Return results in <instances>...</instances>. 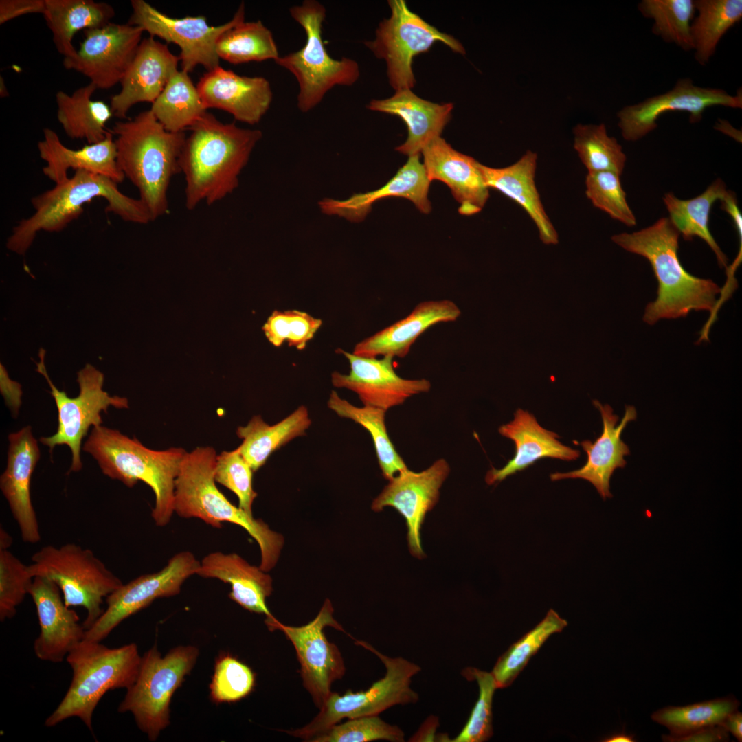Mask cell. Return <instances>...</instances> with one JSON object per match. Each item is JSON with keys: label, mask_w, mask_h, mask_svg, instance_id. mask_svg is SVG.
Instances as JSON below:
<instances>
[{"label": "cell", "mask_w": 742, "mask_h": 742, "mask_svg": "<svg viewBox=\"0 0 742 742\" xmlns=\"http://www.w3.org/2000/svg\"><path fill=\"white\" fill-rule=\"evenodd\" d=\"M144 31L128 23H109L84 30L85 38L75 56L64 58L66 69L82 74L97 89L120 83L141 43Z\"/></svg>", "instance_id": "cell-18"}, {"label": "cell", "mask_w": 742, "mask_h": 742, "mask_svg": "<svg viewBox=\"0 0 742 742\" xmlns=\"http://www.w3.org/2000/svg\"><path fill=\"white\" fill-rule=\"evenodd\" d=\"M110 131L115 137L117 167L138 190L152 221L168 214V190L172 178L180 173L185 131H167L150 109L116 122Z\"/></svg>", "instance_id": "cell-3"}, {"label": "cell", "mask_w": 742, "mask_h": 742, "mask_svg": "<svg viewBox=\"0 0 742 742\" xmlns=\"http://www.w3.org/2000/svg\"><path fill=\"white\" fill-rule=\"evenodd\" d=\"M216 456L210 446L197 447L186 453L175 480L174 513L181 518L199 519L218 529L225 521L241 526L260 547L259 567L269 571L278 560L283 537L232 504L219 491L214 480Z\"/></svg>", "instance_id": "cell-6"}, {"label": "cell", "mask_w": 742, "mask_h": 742, "mask_svg": "<svg viewBox=\"0 0 742 742\" xmlns=\"http://www.w3.org/2000/svg\"><path fill=\"white\" fill-rule=\"evenodd\" d=\"M355 644L374 653L381 660L386 668L385 676L366 690L355 693L348 690L343 695L332 692L310 723L296 730H284L285 732L308 741L344 718L379 715L392 706L418 701V694L410 686L412 677L420 671L418 664L402 657H388L363 640H355Z\"/></svg>", "instance_id": "cell-11"}, {"label": "cell", "mask_w": 742, "mask_h": 742, "mask_svg": "<svg viewBox=\"0 0 742 742\" xmlns=\"http://www.w3.org/2000/svg\"><path fill=\"white\" fill-rule=\"evenodd\" d=\"M328 407L339 416L355 421L369 432L384 478L390 480L408 469L388 436L385 410L370 406L356 407L341 398L334 390L330 394Z\"/></svg>", "instance_id": "cell-40"}, {"label": "cell", "mask_w": 742, "mask_h": 742, "mask_svg": "<svg viewBox=\"0 0 742 742\" xmlns=\"http://www.w3.org/2000/svg\"><path fill=\"white\" fill-rule=\"evenodd\" d=\"M663 741L667 742H720L729 741V734L722 725H716L696 730L688 735L674 738L663 734Z\"/></svg>", "instance_id": "cell-54"}, {"label": "cell", "mask_w": 742, "mask_h": 742, "mask_svg": "<svg viewBox=\"0 0 742 742\" xmlns=\"http://www.w3.org/2000/svg\"><path fill=\"white\" fill-rule=\"evenodd\" d=\"M115 14L114 8L106 2L45 0L43 15L58 52L64 58H71L77 53L72 43L76 33L102 27L111 23Z\"/></svg>", "instance_id": "cell-34"}, {"label": "cell", "mask_w": 742, "mask_h": 742, "mask_svg": "<svg viewBox=\"0 0 742 742\" xmlns=\"http://www.w3.org/2000/svg\"><path fill=\"white\" fill-rule=\"evenodd\" d=\"M348 361L347 374L333 372L331 381L336 387L355 392L364 406L387 409L403 404L408 398L427 392L431 383L425 379H405L395 372L393 357L381 359L355 355L338 349Z\"/></svg>", "instance_id": "cell-20"}, {"label": "cell", "mask_w": 742, "mask_h": 742, "mask_svg": "<svg viewBox=\"0 0 742 742\" xmlns=\"http://www.w3.org/2000/svg\"><path fill=\"white\" fill-rule=\"evenodd\" d=\"M739 701L727 696L684 706H666L651 715L653 721L667 728L674 738L688 735L699 729L721 725L738 710Z\"/></svg>", "instance_id": "cell-42"}, {"label": "cell", "mask_w": 742, "mask_h": 742, "mask_svg": "<svg viewBox=\"0 0 742 742\" xmlns=\"http://www.w3.org/2000/svg\"><path fill=\"white\" fill-rule=\"evenodd\" d=\"M97 89L89 82L71 94L63 91L56 93L57 120L67 137L85 139L90 144L103 140L107 135L109 130L106 131V125L113 113L104 101L92 99Z\"/></svg>", "instance_id": "cell-36"}, {"label": "cell", "mask_w": 742, "mask_h": 742, "mask_svg": "<svg viewBox=\"0 0 742 742\" xmlns=\"http://www.w3.org/2000/svg\"><path fill=\"white\" fill-rule=\"evenodd\" d=\"M8 441L7 466L0 477V488L23 541L36 543L41 540V533L30 489L32 475L40 458V449L29 425L10 434Z\"/></svg>", "instance_id": "cell-22"}, {"label": "cell", "mask_w": 742, "mask_h": 742, "mask_svg": "<svg viewBox=\"0 0 742 742\" xmlns=\"http://www.w3.org/2000/svg\"><path fill=\"white\" fill-rule=\"evenodd\" d=\"M594 406L600 412L603 429L600 436L594 442L586 440L581 442L587 453V460L581 468L567 472L550 474L552 481L580 478L589 482L603 499L610 498L609 480L614 471L623 468L627 462L624 457L630 453L628 446L621 440V434L627 423L636 418L633 406H626L625 415L617 425L618 416L614 414L609 405H602L594 401Z\"/></svg>", "instance_id": "cell-26"}, {"label": "cell", "mask_w": 742, "mask_h": 742, "mask_svg": "<svg viewBox=\"0 0 742 742\" xmlns=\"http://www.w3.org/2000/svg\"><path fill=\"white\" fill-rule=\"evenodd\" d=\"M722 725L728 732H730L738 741H742V714L736 710L730 714Z\"/></svg>", "instance_id": "cell-56"}, {"label": "cell", "mask_w": 742, "mask_h": 742, "mask_svg": "<svg viewBox=\"0 0 742 742\" xmlns=\"http://www.w3.org/2000/svg\"><path fill=\"white\" fill-rule=\"evenodd\" d=\"M196 574L229 584L232 600L251 612L265 614V622L276 619L266 604L273 590L271 576L238 554L211 552L200 561Z\"/></svg>", "instance_id": "cell-32"}, {"label": "cell", "mask_w": 742, "mask_h": 742, "mask_svg": "<svg viewBox=\"0 0 742 742\" xmlns=\"http://www.w3.org/2000/svg\"><path fill=\"white\" fill-rule=\"evenodd\" d=\"M690 34L695 59L707 64L725 34L742 18L741 0H695Z\"/></svg>", "instance_id": "cell-39"}, {"label": "cell", "mask_w": 742, "mask_h": 742, "mask_svg": "<svg viewBox=\"0 0 742 742\" xmlns=\"http://www.w3.org/2000/svg\"><path fill=\"white\" fill-rule=\"evenodd\" d=\"M311 420L307 408L300 406L281 421L269 425L259 415L254 416L245 426L237 428L243 440L238 447L241 455L256 471L274 451L293 438L305 434Z\"/></svg>", "instance_id": "cell-35"}, {"label": "cell", "mask_w": 742, "mask_h": 742, "mask_svg": "<svg viewBox=\"0 0 742 742\" xmlns=\"http://www.w3.org/2000/svg\"><path fill=\"white\" fill-rule=\"evenodd\" d=\"M404 737L403 731L398 726L384 721L379 715H370L348 719L345 723L335 724L308 741L369 742L385 740L403 742Z\"/></svg>", "instance_id": "cell-47"}, {"label": "cell", "mask_w": 742, "mask_h": 742, "mask_svg": "<svg viewBox=\"0 0 742 742\" xmlns=\"http://www.w3.org/2000/svg\"><path fill=\"white\" fill-rule=\"evenodd\" d=\"M603 742H635L634 734H628L624 730L613 734L602 740Z\"/></svg>", "instance_id": "cell-57"}, {"label": "cell", "mask_w": 742, "mask_h": 742, "mask_svg": "<svg viewBox=\"0 0 742 742\" xmlns=\"http://www.w3.org/2000/svg\"><path fill=\"white\" fill-rule=\"evenodd\" d=\"M45 355V350L41 348L38 352L40 360L36 363V370L44 376L49 385L58 409V427L54 434L41 438L40 442L47 446L50 452L56 445L68 446L72 454L69 473L78 472L82 467L80 458L82 440L89 428L102 425V412L106 414L110 406L127 409L128 401L125 397L111 396L105 392L103 390L104 374L89 363L78 372L79 394L74 398L69 397L50 379L44 363Z\"/></svg>", "instance_id": "cell-13"}, {"label": "cell", "mask_w": 742, "mask_h": 742, "mask_svg": "<svg viewBox=\"0 0 742 742\" xmlns=\"http://www.w3.org/2000/svg\"><path fill=\"white\" fill-rule=\"evenodd\" d=\"M714 106L741 109V90L732 95L723 89L699 87L690 78H682L666 93L622 108L618 113V125L622 137L634 142L656 128L657 119L668 111L687 112L689 121L696 123L706 109Z\"/></svg>", "instance_id": "cell-17"}, {"label": "cell", "mask_w": 742, "mask_h": 742, "mask_svg": "<svg viewBox=\"0 0 742 742\" xmlns=\"http://www.w3.org/2000/svg\"><path fill=\"white\" fill-rule=\"evenodd\" d=\"M421 153L429 181H442L450 188L460 204V214L471 216L482 210L489 197V188L480 162L455 150L441 137L430 142Z\"/></svg>", "instance_id": "cell-25"}, {"label": "cell", "mask_w": 742, "mask_h": 742, "mask_svg": "<svg viewBox=\"0 0 742 742\" xmlns=\"http://www.w3.org/2000/svg\"><path fill=\"white\" fill-rule=\"evenodd\" d=\"M73 675L63 699L46 719L53 727L71 717L82 721L93 731V714L109 690L129 688L135 682L142 661L137 646L131 643L109 648L101 642L83 640L66 657Z\"/></svg>", "instance_id": "cell-7"}, {"label": "cell", "mask_w": 742, "mask_h": 742, "mask_svg": "<svg viewBox=\"0 0 742 742\" xmlns=\"http://www.w3.org/2000/svg\"><path fill=\"white\" fill-rule=\"evenodd\" d=\"M567 625V620L550 609L535 627L513 644L498 658L491 672L497 689L510 686L549 636L562 631Z\"/></svg>", "instance_id": "cell-43"}, {"label": "cell", "mask_w": 742, "mask_h": 742, "mask_svg": "<svg viewBox=\"0 0 742 742\" xmlns=\"http://www.w3.org/2000/svg\"><path fill=\"white\" fill-rule=\"evenodd\" d=\"M254 685L255 674L247 665L223 655L216 661L210 695L216 703L234 702L247 696Z\"/></svg>", "instance_id": "cell-50"}, {"label": "cell", "mask_w": 742, "mask_h": 742, "mask_svg": "<svg viewBox=\"0 0 742 742\" xmlns=\"http://www.w3.org/2000/svg\"><path fill=\"white\" fill-rule=\"evenodd\" d=\"M449 472V465L443 458L418 473L407 469L389 480L372 502L374 511L391 506L405 519L409 550L418 559L425 556L420 543L422 524L427 513L438 502L440 488Z\"/></svg>", "instance_id": "cell-19"}, {"label": "cell", "mask_w": 742, "mask_h": 742, "mask_svg": "<svg viewBox=\"0 0 742 742\" xmlns=\"http://www.w3.org/2000/svg\"><path fill=\"white\" fill-rule=\"evenodd\" d=\"M12 543L11 536L2 528L0 529V549H8Z\"/></svg>", "instance_id": "cell-58"}, {"label": "cell", "mask_w": 742, "mask_h": 742, "mask_svg": "<svg viewBox=\"0 0 742 742\" xmlns=\"http://www.w3.org/2000/svg\"><path fill=\"white\" fill-rule=\"evenodd\" d=\"M179 61V56L154 37L143 39L120 82V91L111 98L113 115L124 119L133 105L153 103L178 70Z\"/></svg>", "instance_id": "cell-24"}, {"label": "cell", "mask_w": 742, "mask_h": 742, "mask_svg": "<svg viewBox=\"0 0 742 742\" xmlns=\"http://www.w3.org/2000/svg\"><path fill=\"white\" fill-rule=\"evenodd\" d=\"M498 431L514 442L515 453L502 469L492 467L486 473L485 481L488 485L502 482L541 458L571 461L580 456L578 450L563 445L557 434L542 427L532 414L520 408L515 412L513 420L501 425Z\"/></svg>", "instance_id": "cell-28"}, {"label": "cell", "mask_w": 742, "mask_h": 742, "mask_svg": "<svg viewBox=\"0 0 742 742\" xmlns=\"http://www.w3.org/2000/svg\"><path fill=\"white\" fill-rule=\"evenodd\" d=\"M132 14L128 23L138 26L150 36H157L180 48L181 70L190 73L198 65L207 71L219 65L216 42L220 35L245 20V4L240 3L233 18L218 26L210 25L203 16L172 18L144 0L131 1Z\"/></svg>", "instance_id": "cell-14"}, {"label": "cell", "mask_w": 742, "mask_h": 742, "mask_svg": "<svg viewBox=\"0 0 742 742\" xmlns=\"http://www.w3.org/2000/svg\"><path fill=\"white\" fill-rule=\"evenodd\" d=\"M322 324L320 319L297 310L274 311L262 329L268 341L280 347L284 341L303 350Z\"/></svg>", "instance_id": "cell-48"}, {"label": "cell", "mask_w": 742, "mask_h": 742, "mask_svg": "<svg viewBox=\"0 0 742 742\" xmlns=\"http://www.w3.org/2000/svg\"><path fill=\"white\" fill-rule=\"evenodd\" d=\"M333 611L330 600L326 599L316 617L304 625H285L277 619L267 624L269 630L283 632L293 645L303 685L319 709L332 693V684L346 671L340 651L324 631L326 627H332L345 632L333 618Z\"/></svg>", "instance_id": "cell-15"}, {"label": "cell", "mask_w": 742, "mask_h": 742, "mask_svg": "<svg viewBox=\"0 0 742 742\" xmlns=\"http://www.w3.org/2000/svg\"><path fill=\"white\" fill-rule=\"evenodd\" d=\"M585 186L587 197L596 207L627 226L636 225L618 175L611 172H588Z\"/></svg>", "instance_id": "cell-49"}, {"label": "cell", "mask_w": 742, "mask_h": 742, "mask_svg": "<svg viewBox=\"0 0 742 742\" xmlns=\"http://www.w3.org/2000/svg\"><path fill=\"white\" fill-rule=\"evenodd\" d=\"M45 10V0H1L0 24L29 14H42Z\"/></svg>", "instance_id": "cell-53"}, {"label": "cell", "mask_w": 742, "mask_h": 742, "mask_svg": "<svg viewBox=\"0 0 742 742\" xmlns=\"http://www.w3.org/2000/svg\"><path fill=\"white\" fill-rule=\"evenodd\" d=\"M34 576L24 564L8 549H0V620L12 618L16 607L29 594Z\"/></svg>", "instance_id": "cell-51"}, {"label": "cell", "mask_w": 742, "mask_h": 742, "mask_svg": "<svg viewBox=\"0 0 742 742\" xmlns=\"http://www.w3.org/2000/svg\"><path fill=\"white\" fill-rule=\"evenodd\" d=\"M199 653L194 646H178L162 657L154 645L142 656L137 677L117 711L131 712L150 741H156L169 725L171 698L194 666Z\"/></svg>", "instance_id": "cell-10"}, {"label": "cell", "mask_w": 742, "mask_h": 742, "mask_svg": "<svg viewBox=\"0 0 742 742\" xmlns=\"http://www.w3.org/2000/svg\"><path fill=\"white\" fill-rule=\"evenodd\" d=\"M679 232L669 218L633 233L611 237L627 251L644 257L658 282L656 300L647 304L643 320L653 324L660 319L686 316L691 311L717 310L721 292L712 280L693 276L682 265L678 255Z\"/></svg>", "instance_id": "cell-2"}, {"label": "cell", "mask_w": 742, "mask_h": 742, "mask_svg": "<svg viewBox=\"0 0 742 742\" xmlns=\"http://www.w3.org/2000/svg\"><path fill=\"white\" fill-rule=\"evenodd\" d=\"M0 390L5 403L16 417L21 404L22 391L21 385L12 381L8 376L5 367L0 364Z\"/></svg>", "instance_id": "cell-55"}, {"label": "cell", "mask_w": 742, "mask_h": 742, "mask_svg": "<svg viewBox=\"0 0 742 742\" xmlns=\"http://www.w3.org/2000/svg\"><path fill=\"white\" fill-rule=\"evenodd\" d=\"M369 110L399 117L405 123L407 137L396 150L408 157L419 155L440 135L451 117L452 103H434L416 95L411 89H401L387 98L372 100Z\"/></svg>", "instance_id": "cell-30"}, {"label": "cell", "mask_w": 742, "mask_h": 742, "mask_svg": "<svg viewBox=\"0 0 742 742\" xmlns=\"http://www.w3.org/2000/svg\"><path fill=\"white\" fill-rule=\"evenodd\" d=\"M196 87L207 109L225 111L235 120L251 125L261 120L273 100L271 85L265 78L240 76L220 66L205 73Z\"/></svg>", "instance_id": "cell-23"}, {"label": "cell", "mask_w": 742, "mask_h": 742, "mask_svg": "<svg viewBox=\"0 0 742 742\" xmlns=\"http://www.w3.org/2000/svg\"><path fill=\"white\" fill-rule=\"evenodd\" d=\"M1 78V80H0V85H1V86H0V87H1V89H0V90H1V98H2V97H3H3H6V96H8V91H7V89H6V88H5V85H4V80H3V79L2 78V77H1V78Z\"/></svg>", "instance_id": "cell-59"}, {"label": "cell", "mask_w": 742, "mask_h": 742, "mask_svg": "<svg viewBox=\"0 0 742 742\" xmlns=\"http://www.w3.org/2000/svg\"><path fill=\"white\" fill-rule=\"evenodd\" d=\"M292 19L304 30V45L299 50L279 56L275 63L297 80L299 91L297 106L302 113L316 107L326 94L336 86L350 87L359 79L358 63L342 57L335 59L327 52L322 39L326 10L316 0H304L289 8Z\"/></svg>", "instance_id": "cell-8"}, {"label": "cell", "mask_w": 742, "mask_h": 742, "mask_svg": "<svg viewBox=\"0 0 742 742\" xmlns=\"http://www.w3.org/2000/svg\"><path fill=\"white\" fill-rule=\"evenodd\" d=\"M216 49L219 58L234 65L275 61L280 56L271 32L260 20H243L223 32Z\"/></svg>", "instance_id": "cell-41"}, {"label": "cell", "mask_w": 742, "mask_h": 742, "mask_svg": "<svg viewBox=\"0 0 742 742\" xmlns=\"http://www.w3.org/2000/svg\"><path fill=\"white\" fill-rule=\"evenodd\" d=\"M83 450L97 461L102 472L131 488L138 481L154 493L151 517L157 526L169 524L174 513L175 484L187 451L180 447L164 451L147 448L135 437L104 426L92 428Z\"/></svg>", "instance_id": "cell-5"}, {"label": "cell", "mask_w": 742, "mask_h": 742, "mask_svg": "<svg viewBox=\"0 0 742 742\" xmlns=\"http://www.w3.org/2000/svg\"><path fill=\"white\" fill-rule=\"evenodd\" d=\"M407 162L396 175L379 188L353 194L345 200L324 199L319 202L322 212L336 215L352 222L363 221L372 205L388 197H403L412 201L423 213L431 211L428 199L429 181L420 154L408 157Z\"/></svg>", "instance_id": "cell-27"}, {"label": "cell", "mask_w": 742, "mask_h": 742, "mask_svg": "<svg viewBox=\"0 0 742 742\" xmlns=\"http://www.w3.org/2000/svg\"><path fill=\"white\" fill-rule=\"evenodd\" d=\"M537 153L528 150L517 161L494 168L480 164L485 183L518 203L536 225L546 245L559 243L558 234L547 215L535 184Z\"/></svg>", "instance_id": "cell-33"}, {"label": "cell", "mask_w": 742, "mask_h": 742, "mask_svg": "<svg viewBox=\"0 0 742 742\" xmlns=\"http://www.w3.org/2000/svg\"><path fill=\"white\" fill-rule=\"evenodd\" d=\"M179 157L184 177L185 205H212L238 186V177L262 137L260 130L223 123L207 111L190 128Z\"/></svg>", "instance_id": "cell-1"}, {"label": "cell", "mask_w": 742, "mask_h": 742, "mask_svg": "<svg viewBox=\"0 0 742 742\" xmlns=\"http://www.w3.org/2000/svg\"><path fill=\"white\" fill-rule=\"evenodd\" d=\"M388 5L390 16L380 22L375 38L365 41L364 45L377 58L386 63L388 80L395 91L414 87L413 60L428 52L435 43H442L454 52L465 54L457 39L411 11L404 0H390Z\"/></svg>", "instance_id": "cell-12"}, {"label": "cell", "mask_w": 742, "mask_h": 742, "mask_svg": "<svg viewBox=\"0 0 742 742\" xmlns=\"http://www.w3.org/2000/svg\"><path fill=\"white\" fill-rule=\"evenodd\" d=\"M37 147L40 158L46 162L43 172L55 184L67 179L70 169L102 175L117 183L125 179L117 165L114 136L110 130L103 140L74 150L65 146L54 131L45 128Z\"/></svg>", "instance_id": "cell-29"}, {"label": "cell", "mask_w": 742, "mask_h": 742, "mask_svg": "<svg viewBox=\"0 0 742 742\" xmlns=\"http://www.w3.org/2000/svg\"><path fill=\"white\" fill-rule=\"evenodd\" d=\"M727 190L724 182L716 179L699 196L682 200L673 193H667L663 200L669 213V219L686 240L694 236L704 240L716 255L719 265L727 267L728 259L712 237L708 227L709 214L714 203L721 200Z\"/></svg>", "instance_id": "cell-37"}, {"label": "cell", "mask_w": 742, "mask_h": 742, "mask_svg": "<svg viewBox=\"0 0 742 742\" xmlns=\"http://www.w3.org/2000/svg\"><path fill=\"white\" fill-rule=\"evenodd\" d=\"M31 560L29 568L34 577H44L55 583L67 607H82L86 610L82 623L86 630L104 611L101 607L104 600L123 584L92 550L76 543L45 546Z\"/></svg>", "instance_id": "cell-9"}, {"label": "cell", "mask_w": 742, "mask_h": 742, "mask_svg": "<svg viewBox=\"0 0 742 742\" xmlns=\"http://www.w3.org/2000/svg\"><path fill=\"white\" fill-rule=\"evenodd\" d=\"M253 470L238 448L223 451L216 456V482L232 491L238 499V507L252 515V504L257 497L253 488Z\"/></svg>", "instance_id": "cell-52"}, {"label": "cell", "mask_w": 742, "mask_h": 742, "mask_svg": "<svg viewBox=\"0 0 742 742\" xmlns=\"http://www.w3.org/2000/svg\"><path fill=\"white\" fill-rule=\"evenodd\" d=\"M200 561L190 551L172 556L161 570L143 574L111 594L106 608L86 630L85 640L102 642L124 620L148 607L159 598L179 594L183 583L196 574Z\"/></svg>", "instance_id": "cell-16"}, {"label": "cell", "mask_w": 742, "mask_h": 742, "mask_svg": "<svg viewBox=\"0 0 742 742\" xmlns=\"http://www.w3.org/2000/svg\"><path fill=\"white\" fill-rule=\"evenodd\" d=\"M574 148L588 172L622 173L626 155L616 138L609 137L604 124H577Z\"/></svg>", "instance_id": "cell-45"}, {"label": "cell", "mask_w": 742, "mask_h": 742, "mask_svg": "<svg viewBox=\"0 0 742 742\" xmlns=\"http://www.w3.org/2000/svg\"><path fill=\"white\" fill-rule=\"evenodd\" d=\"M638 8L644 16L653 20L654 34L684 50L693 49L690 26L696 14L695 1L642 0Z\"/></svg>", "instance_id": "cell-44"}, {"label": "cell", "mask_w": 742, "mask_h": 742, "mask_svg": "<svg viewBox=\"0 0 742 742\" xmlns=\"http://www.w3.org/2000/svg\"><path fill=\"white\" fill-rule=\"evenodd\" d=\"M117 183L109 178L83 170H76L71 177L34 196V213L21 219L12 229L7 247L24 254L40 231L57 232L64 229L84 210V205L97 197L108 203L106 211L122 220L137 224L152 221L142 201L123 194Z\"/></svg>", "instance_id": "cell-4"}, {"label": "cell", "mask_w": 742, "mask_h": 742, "mask_svg": "<svg viewBox=\"0 0 742 742\" xmlns=\"http://www.w3.org/2000/svg\"><path fill=\"white\" fill-rule=\"evenodd\" d=\"M461 674L467 680L477 682L479 696L464 728L458 736L450 741H486L493 735L492 703L494 692L497 689L494 677L491 673L473 667L465 668Z\"/></svg>", "instance_id": "cell-46"}, {"label": "cell", "mask_w": 742, "mask_h": 742, "mask_svg": "<svg viewBox=\"0 0 742 742\" xmlns=\"http://www.w3.org/2000/svg\"><path fill=\"white\" fill-rule=\"evenodd\" d=\"M60 589L51 580L36 576L29 594L35 605L40 633L34 643L36 657L61 662L84 639L86 629L76 612L65 605Z\"/></svg>", "instance_id": "cell-21"}, {"label": "cell", "mask_w": 742, "mask_h": 742, "mask_svg": "<svg viewBox=\"0 0 742 742\" xmlns=\"http://www.w3.org/2000/svg\"><path fill=\"white\" fill-rule=\"evenodd\" d=\"M460 314V308L451 300L421 302L407 317L357 343L352 353L366 357L403 358L429 328L455 321Z\"/></svg>", "instance_id": "cell-31"}, {"label": "cell", "mask_w": 742, "mask_h": 742, "mask_svg": "<svg viewBox=\"0 0 742 742\" xmlns=\"http://www.w3.org/2000/svg\"><path fill=\"white\" fill-rule=\"evenodd\" d=\"M150 111L170 132H184L206 112L196 86L188 73L177 70L152 103Z\"/></svg>", "instance_id": "cell-38"}]
</instances>
